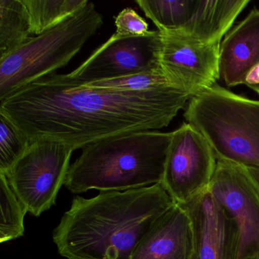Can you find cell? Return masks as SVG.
Listing matches in <instances>:
<instances>
[{
	"label": "cell",
	"instance_id": "30bf717a",
	"mask_svg": "<svg viewBox=\"0 0 259 259\" xmlns=\"http://www.w3.org/2000/svg\"><path fill=\"white\" fill-rule=\"evenodd\" d=\"M160 34V67L174 87L192 98L217 84L221 44L203 43L176 33Z\"/></svg>",
	"mask_w": 259,
	"mask_h": 259
},
{
	"label": "cell",
	"instance_id": "52a82bcc",
	"mask_svg": "<svg viewBox=\"0 0 259 259\" xmlns=\"http://www.w3.org/2000/svg\"><path fill=\"white\" fill-rule=\"evenodd\" d=\"M172 133L161 184L174 203L185 204L209 189L218 160L193 125L185 122Z\"/></svg>",
	"mask_w": 259,
	"mask_h": 259
},
{
	"label": "cell",
	"instance_id": "8992f818",
	"mask_svg": "<svg viewBox=\"0 0 259 259\" xmlns=\"http://www.w3.org/2000/svg\"><path fill=\"white\" fill-rule=\"evenodd\" d=\"M74 151L70 145L56 141H33L22 157L4 174L28 212L39 217L55 204Z\"/></svg>",
	"mask_w": 259,
	"mask_h": 259
},
{
	"label": "cell",
	"instance_id": "ffe728a7",
	"mask_svg": "<svg viewBox=\"0 0 259 259\" xmlns=\"http://www.w3.org/2000/svg\"><path fill=\"white\" fill-rule=\"evenodd\" d=\"M31 143L5 115L0 113V172H7L25 154Z\"/></svg>",
	"mask_w": 259,
	"mask_h": 259
},
{
	"label": "cell",
	"instance_id": "4fadbf2b",
	"mask_svg": "<svg viewBox=\"0 0 259 259\" xmlns=\"http://www.w3.org/2000/svg\"><path fill=\"white\" fill-rule=\"evenodd\" d=\"M192 251L189 215L175 203L156 221L130 259H191Z\"/></svg>",
	"mask_w": 259,
	"mask_h": 259
},
{
	"label": "cell",
	"instance_id": "277c9868",
	"mask_svg": "<svg viewBox=\"0 0 259 259\" xmlns=\"http://www.w3.org/2000/svg\"><path fill=\"white\" fill-rule=\"evenodd\" d=\"M184 117L208 141L217 159L259 169V101L217 83L189 101Z\"/></svg>",
	"mask_w": 259,
	"mask_h": 259
},
{
	"label": "cell",
	"instance_id": "7c38bea8",
	"mask_svg": "<svg viewBox=\"0 0 259 259\" xmlns=\"http://www.w3.org/2000/svg\"><path fill=\"white\" fill-rule=\"evenodd\" d=\"M259 64V10L254 8L224 37L220 48V79L227 87L244 84Z\"/></svg>",
	"mask_w": 259,
	"mask_h": 259
},
{
	"label": "cell",
	"instance_id": "e0dca14e",
	"mask_svg": "<svg viewBox=\"0 0 259 259\" xmlns=\"http://www.w3.org/2000/svg\"><path fill=\"white\" fill-rule=\"evenodd\" d=\"M32 34H43L89 4L88 0H23Z\"/></svg>",
	"mask_w": 259,
	"mask_h": 259
},
{
	"label": "cell",
	"instance_id": "8fae6325",
	"mask_svg": "<svg viewBox=\"0 0 259 259\" xmlns=\"http://www.w3.org/2000/svg\"><path fill=\"white\" fill-rule=\"evenodd\" d=\"M192 233L191 259H239L241 235L209 189L185 204Z\"/></svg>",
	"mask_w": 259,
	"mask_h": 259
},
{
	"label": "cell",
	"instance_id": "7a4b0ae2",
	"mask_svg": "<svg viewBox=\"0 0 259 259\" xmlns=\"http://www.w3.org/2000/svg\"><path fill=\"white\" fill-rule=\"evenodd\" d=\"M175 204L161 183L76 196L53 234L68 259H130L157 219Z\"/></svg>",
	"mask_w": 259,
	"mask_h": 259
},
{
	"label": "cell",
	"instance_id": "ac0fdd59",
	"mask_svg": "<svg viewBox=\"0 0 259 259\" xmlns=\"http://www.w3.org/2000/svg\"><path fill=\"white\" fill-rule=\"evenodd\" d=\"M0 242H8L24 236V220L28 210L18 198L4 174H0Z\"/></svg>",
	"mask_w": 259,
	"mask_h": 259
},
{
	"label": "cell",
	"instance_id": "3957f363",
	"mask_svg": "<svg viewBox=\"0 0 259 259\" xmlns=\"http://www.w3.org/2000/svg\"><path fill=\"white\" fill-rule=\"evenodd\" d=\"M172 135L136 132L92 142L71 165L64 186L76 194L90 189L126 191L161 183Z\"/></svg>",
	"mask_w": 259,
	"mask_h": 259
},
{
	"label": "cell",
	"instance_id": "2e32d148",
	"mask_svg": "<svg viewBox=\"0 0 259 259\" xmlns=\"http://www.w3.org/2000/svg\"><path fill=\"white\" fill-rule=\"evenodd\" d=\"M31 22L23 0H0V57L30 38Z\"/></svg>",
	"mask_w": 259,
	"mask_h": 259
},
{
	"label": "cell",
	"instance_id": "d6986e66",
	"mask_svg": "<svg viewBox=\"0 0 259 259\" xmlns=\"http://www.w3.org/2000/svg\"><path fill=\"white\" fill-rule=\"evenodd\" d=\"M83 84L91 89L128 92H145L167 86L174 87L162 69Z\"/></svg>",
	"mask_w": 259,
	"mask_h": 259
},
{
	"label": "cell",
	"instance_id": "5b68a950",
	"mask_svg": "<svg viewBox=\"0 0 259 259\" xmlns=\"http://www.w3.org/2000/svg\"><path fill=\"white\" fill-rule=\"evenodd\" d=\"M104 23L89 2L61 23L0 57V101L64 67Z\"/></svg>",
	"mask_w": 259,
	"mask_h": 259
},
{
	"label": "cell",
	"instance_id": "603a6c76",
	"mask_svg": "<svg viewBox=\"0 0 259 259\" xmlns=\"http://www.w3.org/2000/svg\"><path fill=\"white\" fill-rule=\"evenodd\" d=\"M246 168V167H245ZM248 174L251 177V180L254 182L256 188L259 192V169H255V168H246Z\"/></svg>",
	"mask_w": 259,
	"mask_h": 259
},
{
	"label": "cell",
	"instance_id": "9c48e42d",
	"mask_svg": "<svg viewBox=\"0 0 259 259\" xmlns=\"http://www.w3.org/2000/svg\"><path fill=\"white\" fill-rule=\"evenodd\" d=\"M209 191L230 213L241 235L239 259L259 255V192L246 168L217 159Z\"/></svg>",
	"mask_w": 259,
	"mask_h": 259
},
{
	"label": "cell",
	"instance_id": "6da1fadb",
	"mask_svg": "<svg viewBox=\"0 0 259 259\" xmlns=\"http://www.w3.org/2000/svg\"><path fill=\"white\" fill-rule=\"evenodd\" d=\"M191 99L172 86L116 92L54 73L0 101V113L31 142L48 139L77 150L106 138L168 126Z\"/></svg>",
	"mask_w": 259,
	"mask_h": 259
},
{
	"label": "cell",
	"instance_id": "9a60e30c",
	"mask_svg": "<svg viewBox=\"0 0 259 259\" xmlns=\"http://www.w3.org/2000/svg\"><path fill=\"white\" fill-rule=\"evenodd\" d=\"M136 4L160 32L182 31L193 17L198 0H136Z\"/></svg>",
	"mask_w": 259,
	"mask_h": 259
},
{
	"label": "cell",
	"instance_id": "5bb4252c",
	"mask_svg": "<svg viewBox=\"0 0 259 259\" xmlns=\"http://www.w3.org/2000/svg\"><path fill=\"white\" fill-rule=\"evenodd\" d=\"M249 3V0H198L190 22L175 33L203 43L221 45L223 37Z\"/></svg>",
	"mask_w": 259,
	"mask_h": 259
},
{
	"label": "cell",
	"instance_id": "7402d4cb",
	"mask_svg": "<svg viewBox=\"0 0 259 259\" xmlns=\"http://www.w3.org/2000/svg\"><path fill=\"white\" fill-rule=\"evenodd\" d=\"M244 85L249 88L259 95V64L247 76Z\"/></svg>",
	"mask_w": 259,
	"mask_h": 259
},
{
	"label": "cell",
	"instance_id": "cb8c5ba5",
	"mask_svg": "<svg viewBox=\"0 0 259 259\" xmlns=\"http://www.w3.org/2000/svg\"><path fill=\"white\" fill-rule=\"evenodd\" d=\"M245 259H259V255L254 256V257H247V258Z\"/></svg>",
	"mask_w": 259,
	"mask_h": 259
},
{
	"label": "cell",
	"instance_id": "44dd1931",
	"mask_svg": "<svg viewBox=\"0 0 259 259\" xmlns=\"http://www.w3.org/2000/svg\"><path fill=\"white\" fill-rule=\"evenodd\" d=\"M118 35L141 36L148 32V24L134 10L125 8L115 19Z\"/></svg>",
	"mask_w": 259,
	"mask_h": 259
},
{
	"label": "cell",
	"instance_id": "ba28073f",
	"mask_svg": "<svg viewBox=\"0 0 259 259\" xmlns=\"http://www.w3.org/2000/svg\"><path fill=\"white\" fill-rule=\"evenodd\" d=\"M161 46L158 30L141 36L114 34L67 76L85 84L157 70Z\"/></svg>",
	"mask_w": 259,
	"mask_h": 259
}]
</instances>
